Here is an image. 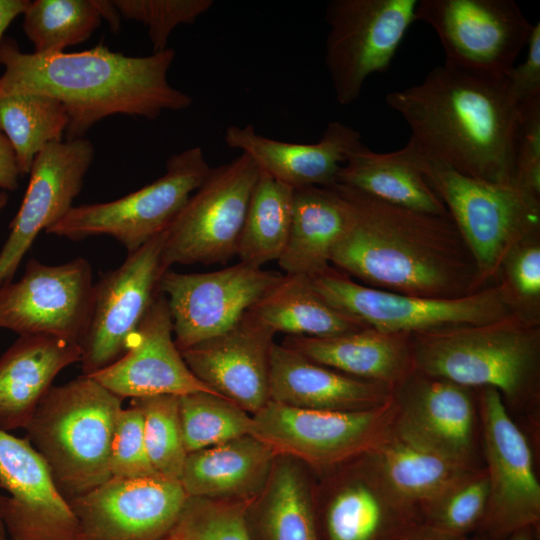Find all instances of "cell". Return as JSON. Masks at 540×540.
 <instances>
[{
  "label": "cell",
  "mask_w": 540,
  "mask_h": 540,
  "mask_svg": "<svg viewBox=\"0 0 540 540\" xmlns=\"http://www.w3.org/2000/svg\"><path fill=\"white\" fill-rule=\"evenodd\" d=\"M350 224L330 264L373 288L457 298L483 288L474 259L449 216L398 207L336 183Z\"/></svg>",
  "instance_id": "obj_1"
},
{
  "label": "cell",
  "mask_w": 540,
  "mask_h": 540,
  "mask_svg": "<svg viewBox=\"0 0 540 540\" xmlns=\"http://www.w3.org/2000/svg\"><path fill=\"white\" fill-rule=\"evenodd\" d=\"M175 51L133 57L99 43L80 52H23L5 37L0 43V98L41 94L60 101L68 114L67 139L81 138L104 118L124 114L156 119L181 111L192 98L174 88L168 72Z\"/></svg>",
  "instance_id": "obj_2"
},
{
  "label": "cell",
  "mask_w": 540,
  "mask_h": 540,
  "mask_svg": "<svg viewBox=\"0 0 540 540\" xmlns=\"http://www.w3.org/2000/svg\"><path fill=\"white\" fill-rule=\"evenodd\" d=\"M408 125L415 147L469 177L514 183L520 111L505 77L444 64L418 84L385 96Z\"/></svg>",
  "instance_id": "obj_3"
},
{
  "label": "cell",
  "mask_w": 540,
  "mask_h": 540,
  "mask_svg": "<svg viewBox=\"0 0 540 540\" xmlns=\"http://www.w3.org/2000/svg\"><path fill=\"white\" fill-rule=\"evenodd\" d=\"M123 399L90 376L51 386L25 427L67 500L111 479L110 453Z\"/></svg>",
  "instance_id": "obj_4"
},
{
  "label": "cell",
  "mask_w": 540,
  "mask_h": 540,
  "mask_svg": "<svg viewBox=\"0 0 540 540\" xmlns=\"http://www.w3.org/2000/svg\"><path fill=\"white\" fill-rule=\"evenodd\" d=\"M414 370L468 388H493L510 402L536 392L540 327L514 314L411 335Z\"/></svg>",
  "instance_id": "obj_5"
},
{
  "label": "cell",
  "mask_w": 540,
  "mask_h": 540,
  "mask_svg": "<svg viewBox=\"0 0 540 540\" xmlns=\"http://www.w3.org/2000/svg\"><path fill=\"white\" fill-rule=\"evenodd\" d=\"M421 174L443 202L469 249L482 287L497 282L509 252L539 234L540 199L515 183L489 182L461 174L432 159L408 140Z\"/></svg>",
  "instance_id": "obj_6"
},
{
  "label": "cell",
  "mask_w": 540,
  "mask_h": 540,
  "mask_svg": "<svg viewBox=\"0 0 540 540\" xmlns=\"http://www.w3.org/2000/svg\"><path fill=\"white\" fill-rule=\"evenodd\" d=\"M309 278L329 304L385 332L412 335L488 323L513 314L497 282L462 297L430 298L366 286L331 266Z\"/></svg>",
  "instance_id": "obj_7"
},
{
  "label": "cell",
  "mask_w": 540,
  "mask_h": 540,
  "mask_svg": "<svg viewBox=\"0 0 540 540\" xmlns=\"http://www.w3.org/2000/svg\"><path fill=\"white\" fill-rule=\"evenodd\" d=\"M211 168L200 147L187 148L153 182L113 201L73 206L46 233L73 241L108 235L134 252L168 227Z\"/></svg>",
  "instance_id": "obj_8"
},
{
  "label": "cell",
  "mask_w": 540,
  "mask_h": 540,
  "mask_svg": "<svg viewBox=\"0 0 540 540\" xmlns=\"http://www.w3.org/2000/svg\"><path fill=\"white\" fill-rule=\"evenodd\" d=\"M259 168L246 154L211 168L165 229L164 270L191 264H225L237 245Z\"/></svg>",
  "instance_id": "obj_9"
},
{
  "label": "cell",
  "mask_w": 540,
  "mask_h": 540,
  "mask_svg": "<svg viewBox=\"0 0 540 540\" xmlns=\"http://www.w3.org/2000/svg\"><path fill=\"white\" fill-rule=\"evenodd\" d=\"M395 413L394 398L381 407L352 412L269 401L252 415L251 435L318 475L368 453L391 429Z\"/></svg>",
  "instance_id": "obj_10"
},
{
  "label": "cell",
  "mask_w": 540,
  "mask_h": 540,
  "mask_svg": "<svg viewBox=\"0 0 540 540\" xmlns=\"http://www.w3.org/2000/svg\"><path fill=\"white\" fill-rule=\"evenodd\" d=\"M418 0H331L324 62L335 99L348 106L361 95L367 78L384 72L410 26Z\"/></svg>",
  "instance_id": "obj_11"
},
{
  "label": "cell",
  "mask_w": 540,
  "mask_h": 540,
  "mask_svg": "<svg viewBox=\"0 0 540 540\" xmlns=\"http://www.w3.org/2000/svg\"><path fill=\"white\" fill-rule=\"evenodd\" d=\"M416 19L436 32L445 63L492 77L514 67L533 28L514 0H418Z\"/></svg>",
  "instance_id": "obj_12"
},
{
  "label": "cell",
  "mask_w": 540,
  "mask_h": 540,
  "mask_svg": "<svg viewBox=\"0 0 540 540\" xmlns=\"http://www.w3.org/2000/svg\"><path fill=\"white\" fill-rule=\"evenodd\" d=\"M479 412L489 500L478 528L482 536L478 537L500 540L522 529H534L539 523L540 484L529 443L497 390L482 388Z\"/></svg>",
  "instance_id": "obj_13"
},
{
  "label": "cell",
  "mask_w": 540,
  "mask_h": 540,
  "mask_svg": "<svg viewBox=\"0 0 540 540\" xmlns=\"http://www.w3.org/2000/svg\"><path fill=\"white\" fill-rule=\"evenodd\" d=\"M282 277L244 262L207 273L166 270L157 289L167 299L178 350L231 328Z\"/></svg>",
  "instance_id": "obj_14"
},
{
  "label": "cell",
  "mask_w": 540,
  "mask_h": 540,
  "mask_svg": "<svg viewBox=\"0 0 540 540\" xmlns=\"http://www.w3.org/2000/svg\"><path fill=\"white\" fill-rule=\"evenodd\" d=\"M94 283L83 257L60 265L30 259L20 280L0 285V329L78 343L88 326Z\"/></svg>",
  "instance_id": "obj_15"
},
{
  "label": "cell",
  "mask_w": 540,
  "mask_h": 540,
  "mask_svg": "<svg viewBox=\"0 0 540 540\" xmlns=\"http://www.w3.org/2000/svg\"><path fill=\"white\" fill-rule=\"evenodd\" d=\"M164 241L165 230L94 283L90 318L80 342L82 375H92L124 354L128 338L158 293L165 272Z\"/></svg>",
  "instance_id": "obj_16"
},
{
  "label": "cell",
  "mask_w": 540,
  "mask_h": 540,
  "mask_svg": "<svg viewBox=\"0 0 540 540\" xmlns=\"http://www.w3.org/2000/svg\"><path fill=\"white\" fill-rule=\"evenodd\" d=\"M187 498L180 481L111 478L68 501L77 540H164Z\"/></svg>",
  "instance_id": "obj_17"
},
{
  "label": "cell",
  "mask_w": 540,
  "mask_h": 540,
  "mask_svg": "<svg viewBox=\"0 0 540 540\" xmlns=\"http://www.w3.org/2000/svg\"><path fill=\"white\" fill-rule=\"evenodd\" d=\"M94 152L93 144L81 137L50 143L35 157L24 198L0 251V285L12 281L38 234L73 207Z\"/></svg>",
  "instance_id": "obj_18"
},
{
  "label": "cell",
  "mask_w": 540,
  "mask_h": 540,
  "mask_svg": "<svg viewBox=\"0 0 540 540\" xmlns=\"http://www.w3.org/2000/svg\"><path fill=\"white\" fill-rule=\"evenodd\" d=\"M316 476L320 540H391L420 518L387 489L365 455Z\"/></svg>",
  "instance_id": "obj_19"
},
{
  "label": "cell",
  "mask_w": 540,
  "mask_h": 540,
  "mask_svg": "<svg viewBox=\"0 0 540 540\" xmlns=\"http://www.w3.org/2000/svg\"><path fill=\"white\" fill-rule=\"evenodd\" d=\"M393 430L401 437L476 469V407L471 388L413 371L393 389Z\"/></svg>",
  "instance_id": "obj_20"
},
{
  "label": "cell",
  "mask_w": 540,
  "mask_h": 540,
  "mask_svg": "<svg viewBox=\"0 0 540 540\" xmlns=\"http://www.w3.org/2000/svg\"><path fill=\"white\" fill-rule=\"evenodd\" d=\"M3 520L10 540H77V522L27 438L0 429Z\"/></svg>",
  "instance_id": "obj_21"
},
{
  "label": "cell",
  "mask_w": 540,
  "mask_h": 540,
  "mask_svg": "<svg viewBox=\"0 0 540 540\" xmlns=\"http://www.w3.org/2000/svg\"><path fill=\"white\" fill-rule=\"evenodd\" d=\"M276 333L249 310L228 330L181 352L192 374L254 415L269 402Z\"/></svg>",
  "instance_id": "obj_22"
},
{
  "label": "cell",
  "mask_w": 540,
  "mask_h": 540,
  "mask_svg": "<svg viewBox=\"0 0 540 540\" xmlns=\"http://www.w3.org/2000/svg\"><path fill=\"white\" fill-rule=\"evenodd\" d=\"M89 376L122 399L198 391L217 394L192 374L182 358L167 299L159 292L128 338L124 354Z\"/></svg>",
  "instance_id": "obj_23"
},
{
  "label": "cell",
  "mask_w": 540,
  "mask_h": 540,
  "mask_svg": "<svg viewBox=\"0 0 540 540\" xmlns=\"http://www.w3.org/2000/svg\"><path fill=\"white\" fill-rule=\"evenodd\" d=\"M226 145L249 156L261 171L294 188L330 186L361 134L339 121L329 122L316 143H293L259 134L253 125H230Z\"/></svg>",
  "instance_id": "obj_24"
},
{
  "label": "cell",
  "mask_w": 540,
  "mask_h": 540,
  "mask_svg": "<svg viewBox=\"0 0 540 540\" xmlns=\"http://www.w3.org/2000/svg\"><path fill=\"white\" fill-rule=\"evenodd\" d=\"M393 390L381 383L348 376L274 344L270 362L269 401L322 411L352 412L381 407Z\"/></svg>",
  "instance_id": "obj_25"
},
{
  "label": "cell",
  "mask_w": 540,
  "mask_h": 540,
  "mask_svg": "<svg viewBox=\"0 0 540 540\" xmlns=\"http://www.w3.org/2000/svg\"><path fill=\"white\" fill-rule=\"evenodd\" d=\"M281 344L315 363L392 390L414 371L407 333L365 327L326 338L287 335Z\"/></svg>",
  "instance_id": "obj_26"
},
{
  "label": "cell",
  "mask_w": 540,
  "mask_h": 540,
  "mask_svg": "<svg viewBox=\"0 0 540 540\" xmlns=\"http://www.w3.org/2000/svg\"><path fill=\"white\" fill-rule=\"evenodd\" d=\"M81 360V347L47 335H23L0 357V429H25L55 377Z\"/></svg>",
  "instance_id": "obj_27"
},
{
  "label": "cell",
  "mask_w": 540,
  "mask_h": 540,
  "mask_svg": "<svg viewBox=\"0 0 540 540\" xmlns=\"http://www.w3.org/2000/svg\"><path fill=\"white\" fill-rule=\"evenodd\" d=\"M277 454L251 434L188 453L179 479L187 496L247 502L266 484Z\"/></svg>",
  "instance_id": "obj_28"
},
{
  "label": "cell",
  "mask_w": 540,
  "mask_h": 540,
  "mask_svg": "<svg viewBox=\"0 0 540 540\" xmlns=\"http://www.w3.org/2000/svg\"><path fill=\"white\" fill-rule=\"evenodd\" d=\"M314 479L300 461L277 455L266 484L245 510L251 540H320Z\"/></svg>",
  "instance_id": "obj_29"
},
{
  "label": "cell",
  "mask_w": 540,
  "mask_h": 540,
  "mask_svg": "<svg viewBox=\"0 0 540 540\" xmlns=\"http://www.w3.org/2000/svg\"><path fill=\"white\" fill-rule=\"evenodd\" d=\"M365 457L394 497L420 518L477 470L401 437L392 427Z\"/></svg>",
  "instance_id": "obj_30"
},
{
  "label": "cell",
  "mask_w": 540,
  "mask_h": 540,
  "mask_svg": "<svg viewBox=\"0 0 540 540\" xmlns=\"http://www.w3.org/2000/svg\"><path fill=\"white\" fill-rule=\"evenodd\" d=\"M350 221V205L335 183L294 189L291 229L279 266L289 275L324 271Z\"/></svg>",
  "instance_id": "obj_31"
},
{
  "label": "cell",
  "mask_w": 540,
  "mask_h": 540,
  "mask_svg": "<svg viewBox=\"0 0 540 540\" xmlns=\"http://www.w3.org/2000/svg\"><path fill=\"white\" fill-rule=\"evenodd\" d=\"M336 183L398 207L449 216L415 164L407 143L396 151L379 153L361 142L348 153Z\"/></svg>",
  "instance_id": "obj_32"
},
{
  "label": "cell",
  "mask_w": 540,
  "mask_h": 540,
  "mask_svg": "<svg viewBox=\"0 0 540 540\" xmlns=\"http://www.w3.org/2000/svg\"><path fill=\"white\" fill-rule=\"evenodd\" d=\"M249 311L286 336L326 338L367 327L329 304L305 275H283Z\"/></svg>",
  "instance_id": "obj_33"
},
{
  "label": "cell",
  "mask_w": 540,
  "mask_h": 540,
  "mask_svg": "<svg viewBox=\"0 0 540 540\" xmlns=\"http://www.w3.org/2000/svg\"><path fill=\"white\" fill-rule=\"evenodd\" d=\"M293 197L294 188L260 170L237 245L240 262L262 267L280 259L290 234Z\"/></svg>",
  "instance_id": "obj_34"
},
{
  "label": "cell",
  "mask_w": 540,
  "mask_h": 540,
  "mask_svg": "<svg viewBox=\"0 0 540 540\" xmlns=\"http://www.w3.org/2000/svg\"><path fill=\"white\" fill-rule=\"evenodd\" d=\"M68 123L64 105L55 98L41 94L0 98V132L13 148L20 175L29 174L46 145L63 140Z\"/></svg>",
  "instance_id": "obj_35"
},
{
  "label": "cell",
  "mask_w": 540,
  "mask_h": 540,
  "mask_svg": "<svg viewBox=\"0 0 540 540\" xmlns=\"http://www.w3.org/2000/svg\"><path fill=\"white\" fill-rule=\"evenodd\" d=\"M102 20L100 0H34L22 27L34 53L51 54L86 41Z\"/></svg>",
  "instance_id": "obj_36"
},
{
  "label": "cell",
  "mask_w": 540,
  "mask_h": 540,
  "mask_svg": "<svg viewBox=\"0 0 540 540\" xmlns=\"http://www.w3.org/2000/svg\"><path fill=\"white\" fill-rule=\"evenodd\" d=\"M179 414L187 453L251 434L252 415L215 393L179 396Z\"/></svg>",
  "instance_id": "obj_37"
},
{
  "label": "cell",
  "mask_w": 540,
  "mask_h": 540,
  "mask_svg": "<svg viewBox=\"0 0 540 540\" xmlns=\"http://www.w3.org/2000/svg\"><path fill=\"white\" fill-rule=\"evenodd\" d=\"M131 403L143 414L145 445L154 471L179 481L188 455L180 422L179 396L135 398Z\"/></svg>",
  "instance_id": "obj_38"
},
{
  "label": "cell",
  "mask_w": 540,
  "mask_h": 540,
  "mask_svg": "<svg viewBox=\"0 0 540 540\" xmlns=\"http://www.w3.org/2000/svg\"><path fill=\"white\" fill-rule=\"evenodd\" d=\"M248 502L187 496L164 540H251L245 522Z\"/></svg>",
  "instance_id": "obj_39"
},
{
  "label": "cell",
  "mask_w": 540,
  "mask_h": 540,
  "mask_svg": "<svg viewBox=\"0 0 540 540\" xmlns=\"http://www.w3.org/2000/svg\"><path fill=\"white\" fill-rule=\"evenodd\" d=\"M497 283L514 315L530 324H540L539 234L523 240L509 252Z\"/></svg>",
  "instance_id": "obj_40"
},
{
  "label": "cell",
  "mask_w": 540,
  "mask_h": 540,
  "mask_svg": "<svg viewBox=\"0 0 540 540\" xmlns=\"http://www.w3.org/2000/svg\"><path fill=\"white\" fill-rule=\"evenodd\" d=\"M489 482L485 470H475L429 506L421 519L453 536H468L478 529L486 513Z\"/></svg>",
  "instance_id": "obj_41"
},
{
  "label": "cell",
  "mask_w": 540,
  "mask_h": 540,
  "mask_svg": "<svg viewBox=\"0 0 540 540\" xmlns=\"http://www.w3.org/2000/svg\"><path fill=\"white\" fill-rule=\"evenodd\" d=\"M119 14L147 27L153 53L167 49L172 31L192 24L213 5L212 0H114Z\"/></svg>",
  "instance_id": "obj_42"
},
{
  "label": "cell",
  "mask_w": 540,
  "mask_h": 540,
  "mask_svg": "<svg viewBox=\"0 0 540 540\" xmlns=\"http://www.w3.org/2000/svg\"><path fill=\"white\" fill-rule=\"evenodd\" d=\"M111 478L137 479L157 476L146 449L143 414L134 404L122 409L114 430L110 453ZM159 476V475H158Z\"/></svg>",
  "instance_id": "obj_43"
},
{
  "label": "cell",
  "mask_w": 540,
  "mask_h": 540,
  "mask_svg": "<svg viewBox=\"0 0 540 540\" xmlns=\"http://www.w3.org/2000/svg\"><path fill=\"white\" fill-rule=\"evenodd\" d=\"M519 111L514 147V183L540 199V100Z\"/></svg>",
  "instance_id": "obj_44"
},
{
  "label": "cell",
  "mask_w": 540,
  "mask_h": 540,
  "mask_svg": "<svg viewBox=\"0 0 540 540\" xmlns=\"http://www.w3.org/2000/svg\"><path fill=\"white\" fill-rule=\"evenodd\" d=\"M527 47L524 61L505 76L509 93L519 109L540 100V22L533 24Z\"/></svg>",
  "instance_id": "obj_45"
},
{
  "label": "cell",
  "mask_w": 540,
  "mask_h": 540,
  "mask_svg": "<svg viewBox=\"0 0 540 540\" xmlns=\"http://www.w3.org/2000/svg\"><path fill=\"white\" fill-rule=\"evenodd\" d=\"M20 176L17 160L11 144L0 132V189L14 191Z\"/></svg>",
  "instance_id": "obj_46"
},
{
  "label": "cell",
  "mask_w": 540,
  "mask_h": 540,
  "mask_svg": "<svg viewBox=\"0 0 540 540\" xmlns=\"http://www.w3.org/2000/svg\"><path fill=\"white\" fill-rule=\"evenodd\" d=\"M391 540H473L468 536H453L443 533L421 518L414 519L405 524Z\"/></svg>",
  "instance_id": "obj_47"
},
{
  "label": "cell",
  "mask_w": 540,
  "mask_h": 540,
  "mask_svg": "<svg viewBox=\"0 0 540 540\" xmlns=\"http://www.w3.org/2000/svg\"><path fill=\"white\" fill-rule=\"evenodd\" d=\"M29 2V0H0V43L5 30L17 16L23 15Z\"/></svg>",
  "instance_id": "obj_48"
},
{
  "label": "cell",
  "mask_w": 540,
  "mask_h": 540,
  "mask_svg": "<svg viewBox=\"0 0 540 540\" xmlns=\"http://www.w3.org/2000/svg\"><path fill=\"white\" fill-rule=\"evenodd\" d=\"M473 540H489L482 537H476ZM500 540H535L533 528L519 530Z\"/></svg>",
  "instance_id": "obj_49"
},
{
  "label": "cell",
  "mask_w": 540,
  "mask_h": 540,
  "mask_svg": "<svg viewBox=\"0 0 540 540\" xmlns=\"http://www.w3.org/2000/svg\"><path fill=\"white\" fill-rule=\"evenodd\" d=\"M2 491L3 490L0 485V540H10L3 520V503L5 494H3Z\"/></svg>",
  "instance_id": "obj_50"
},
{
  "label": "cell",
  "mask_w": 540,
  "mask_h": 540,
  "mask_svg": "<svg viewBox=\"0 0 540 540\" xmlns=\"http://www.w3.org/2000/svg\"><path fill=\"white\" fill-rule=\"evenodd\" d=\"M8 202V194L5 191H0V213L4 209V207L7 205Z\"/></svg>",
  "instance_id": "obj_51"
}]
</instances>
